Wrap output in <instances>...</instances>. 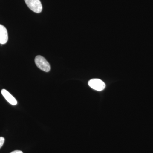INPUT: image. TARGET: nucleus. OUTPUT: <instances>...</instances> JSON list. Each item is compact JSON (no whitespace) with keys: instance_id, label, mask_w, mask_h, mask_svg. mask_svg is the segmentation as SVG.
Segmentation results:
<instances>
[{"instance_id":"1","label":"nucleus","mask_w":153,"mask_h":153,"mask_svg":"<svg viewBox=\"0 0 153 153\" xmlns=\"http://www.w3.org/2000/svg\"><path fill=\"white\" fill-rule=\"evenodd\" d=\"M35 63L38 68L45 72H49L50 70V66L46 59L41 55L36 56L35 59Z\"/></svg>"},{"instance_id":"2","label":"nucleus","mask_w":153,"mask_h":153,"mask_svg":"<svg viewBox=\"0 0 153 153\" xmlns=\"http://www.w3.org/2000/svg\"><path fill=\"white\" fill-rule=\"evenodd\" d=\"M26 4L33 12L39 13L42 12L43 7L40 0H25Z\"/></svg>"},{"instance_id":"3","label":"nucleus","mask_w":153,"mask_h":153,"mask_svg":"<svg viewBox=\"0 0 153 153\" xmlns=\"http://www.w3.org/2000/svg\"><path fill=\"white\" fill-rule=\"evenodd\" d=\"M89 86L93 89L101 91L105 88V84L102 80L99 79H91L88 82Z\"/></svg>"},{"instance_id":"4","label":"nucleus","mask_w":153,"mask_h":153,"mask_svg":"<svg viewBox=\"0 0 153 153\" xmlns=\"http://www.w3.org/2000/svg\"><path fill=\"white\" fill-rule=\"evenodd\" d=\"M8 40L7 30L2 25H0V44H6Z\"/></svg>"},{"instance_id":"5","label":"nucleus","mask_w":153,"mask_h":153,"mask_svg":"<svg viewBox=\"0 0 153 153\" xmlns=\"http://www.w3.org/2000/svg\"><path fill=\"white\" fill-rule=\"evenodd\" d=\"M1 94L6 100L12 105H15L17 104V101L16 98L6 89L1 90Z\"/></svg>"},{"instance_id":"6","label":"nucleus","mask_w":153,"mask_h":153,"mask_svg":"<svg viewBox=\"0 0 153 153\" xmlns=\"http://www.w3.org/2000/svg\"><path fill=\"white\" fill-rule=\"evenodd\" d=\"M5 139L3 137H0V149L2 147L4 143Z\"/></svg>"},{"instance_id":"7","label":"nucleus","mask_w":153,"mask_h":153,"mask_svg":"<svg viewBox=\"0 0 153 153\" xmlns=\"http://www.w3.org/2000/svg\"><path fill=\"white\" fill-rule=\"evenodd\" d=\"M10 153H23L22 151L20 150H15Z\"/></svg>"}]
</instances>
